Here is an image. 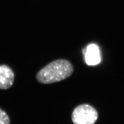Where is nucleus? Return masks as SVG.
<instances>
[{
  "instance_id": "nucleus-1",
  "label": "nucleus",
  "mask_w": 124,
  "mask_h": 124,
  "mask_svg": "<svg viewBox=\"0 0 124 124\" xmlns=\"http://www.w3.org/2000/svg\"><path fill=\"white\" fill-rule=\"evenodd\" d=\"M73 71L74 67L70 62L65 59H58L40 70L36 78L40 83L49 84L66 79L70 76Z\"/></svg>"
},
{
  "instance_id": "nucleus-2",
  "label": "nucleus",
  "mask_w": 124,
  "mask_h": 124,
  "mask_svg": "<svg viewBox=\"0 0 124 124\" xmlns=\"http://www.w3.org/2000/svg\"><path fill=\"white\" fill-rule=\"evenodd\" d=\"M98 117L97 111L88 104L77 107L72 114V120L74 124H94Z\"/></svg>"
},
{
  "instance_id": "nucleus-3",
  "label": "nucleus",
  "mask_w": 124,
  "mask_h": 124,
  "mask_svg": "<svg viewBox=\"0 0 124 124\" xmlns=\"http://www.w3.org/2000/svg\"><path fill=\"white\" fill-rule=\"evenodd\" d=\"M14 74L12 70L6 65H0V89L6 90L13 84Z\"/></svg>"
},
{
  "instance_id": "nucleus-4",
  "label": "nucleus",
  "mask_w": 124,
  "mask_h": 124,
  "mask_svg": "<svg viewBox=\"0 0 124 124\" xmlns=\"http://www.w3.org/2000/svg\"><path fill=\"white\" fill-rule=\"evenodd\" d=\"M85 61L88 65H97L101 61V57L99 48L96 45H89L83 51Z\"/></svg>"
},
{
  "instance_id": "nucleus-5",
  "label": "nucleus",
  "mask_w": 124,
  "mask_h": 124,
  "mask_svg": "<svg viewBox=\"0 0 124 124\" xmlns=\"http://www.w3.org/2000/svg\"><path fill=\"white\" fill-rule=\"evenodd\" d=\"M0 124H10V120L6 113L0 108Z\"/></svg>"
}]
</instances>
